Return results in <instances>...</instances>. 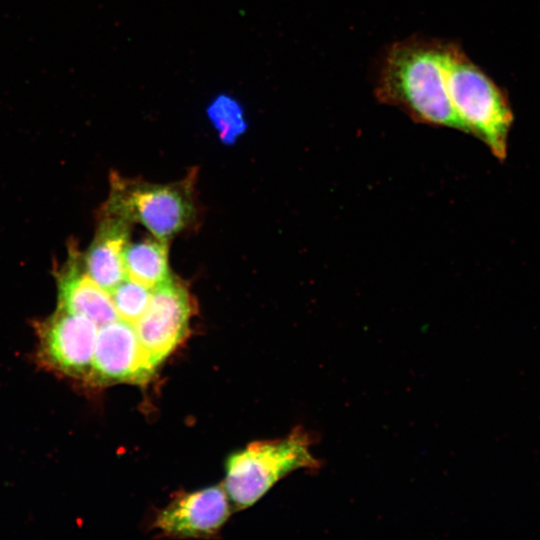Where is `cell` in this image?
<instances>
[{
    "label": "cell",
    "mask_w": 540,
    "mask_h": 540,
    "mask_svg": "<svg viewBox=\"0 0 540 540\" xmlns=\"http://www.w3.org/2000/svg\"><path fill=\"white\" fill-rule=\"evenodd\" d=\"M448 40L412 36L387 47L377 72L375 95L414 121L462 131L447 85Z\"/></svg>",
    "instance_id": "1"
},
{
    "label": "cell",
    "mask_w": 540,
    "mask_h": 540,
    "mask_svg": "<svg viewBox=\"0 0 540 540\" xmlns=\"http://www.w3.org/2000/svg\"><path fill=\"white\" fill-rule=\"evenodd\" d=\"M447 85L462 131L476 135L495 157L505 159L513 122L508 101L492 79L451 41L447 45Z\"/></svg>",
    "instance_id": "2"
},
{
    "label": "cell",
    "mask_w": 540,
    "mask_h": 540,
    "mask_svg": "<svg viewBox=\"0 0 540 540\" xmlns=\"http://www.w3.org/2000/svg\"><path fill=\"white\" fill-rule=\"evenodd\" d=\"M311 441L301 429L285 438L257 441L232 454L226 462L224 488L232 506L248 508L282 477L300 468H318Z\"/></svg>",
    "instance_id": "3"
},
{
    "label": "cell",
    "mask_w": 540,
    "mask_h": 540,
    "mask_svg": "<svg viewBox=\"0 0 540 540\" xmlns=\"http://www.w3.org/2000/svg\"><path fill=\"white\" fill-rule=\"evenodd\" d=\"M105 211L138 222L156 238L167 240L186 228L195 210L192 187L186 182L150 184L112 179Z\"/></svg>",
    "instance_id": "4"
},
{
    "label": "cell",
    "mask_w": 540,
    "mask_h": 540,
    "mask_svg": "<svg viewBox=\"0 0 540 540\" xmlns=\"http://www.w3.org/2000/svg\"><path fill=\"white\" fill-rule=\"evenodd\" d=\"M192 312L191 297L178 281L170 278L152 289L148 307L133 326L145 355L155 368L185 338Z\"/></svg>",
    "instance_id": "5"
},
{
    "label": "cell",
    "mask_w": 540,
    "mask_h": 540,
    "mask_svg": "<svg viewBox=\"0 0 540 540\" xmlns=\"http://www.w3.org/2000/svg\"><path fill=\"white\" fill-rule=\"evenodd\" d=\"M155 369L140 345L133 324L118 318L99 327L88 382L97 386L144 384Z\"/></svg>",
    "instance_id": "6"
},
{
    "label": "cell",
    "mask_w": 540,
    "mask_h": 540,
    "mask_svg": "<svg viewBox=\"0 0 540 540\" xmlns=\"http://www.w3.org/2000/svg\"><path fill=\"white\" fill-rule=\"evenodd\" d=\"M98 329L89 318L57 307L39 326L41 359L58 372L86 380Z\"/></svg>",
    "instance_id": "7"
},
{
    "label": "cell",
    "mask_w": 540,
    "mask_h": 540,
    "mask_svg": "<svg viewBox=\"0 0 540 540\" xmlns=\"http://www.w3.org/2000/svg\"><path fill=\"white\" fill-rule=\"evenodd\" d=\"M231 513L223 485L185 493L157 515L154 527L175 537H207L217 532Z\"/></svg>",
    "instance_id": "8"
},
{
    "label": "cell",
    "mask_w": 540,
    "mask_h": 540,
    "mask_svg": "<svg viewBox=\"0 0 540 540\" xmlns=\"http://www.w3.org/2000/svg\"><path fill=\"white\" fill-rule=\"evenodd\" d=\"M131 223L104 210L96 236L84 259L86 273L109 293L126 278L123 262Z\"/></svg>",
    "instance_id": "9"
},
{
    "label": "cell",
    "mask_w": 540,
    "mask_h": 540,
    "mask_svg": "<svg viewBox=\"0 0 540 540\" xmlns=\"http://www.w3.org/2000/svg\"><path fill=\"white\" fill-rule=\"evenodd\" d=\"M58 307L85 316L98 327L118 319L111 295L72 257L58 279Z\"/></svg>",
    "instance_id": "10"
},
{
    "label": "cell",
    "mask_w": 540,
    "mask_h": 540,
    "mask_svg": "<svg viewBox=\"0 0 540 540\" xmlns=\"http://www.w3.org/2000/svg\"><path fill=\"white\" fill-rule=\"evenodd\" d=\"M126 277L150 289L171 278L167 240L147 238L127 244L123 253Z\"/></svg>",
    "instance_id": "11"
},
{
    "label": "cell",
    "mask_w": 540,
    "mask_h": 540,
    "mask_svg": "<svg viewBox=\"0 0 540 540\" xmlns=\"http://www.w3.org/2000/svg\"><path fill=\"white\" fill-rule=\"evenodd\" d=\"M205 116L225 144L236 142L249 126L244 104L236 95L227 91L217 92L209 98Z\"/></svg>",
    "instance_id": "12"
},
{
    "label": "cell",
    "mask_w": 540,
    "mask_h": 540,
    "mask_svg": "<svg viewBox=\"0 0 540 540\" xmlns=\"http://www.w3.org/2000/svg\"><path fill=\"white\" fill-rule=\"evenodd\" d=\"M151 293L152 289L126 277L110 292L118 318L134 324L148 307Z\"/></svg>",
    "instance_id": "13"
}]
</instances>
